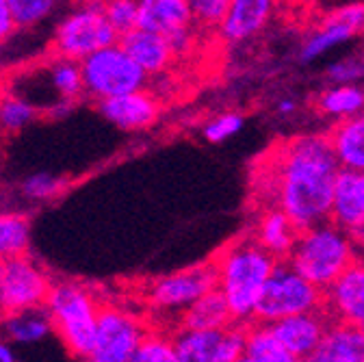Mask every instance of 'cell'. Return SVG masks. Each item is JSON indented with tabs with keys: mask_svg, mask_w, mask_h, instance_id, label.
<instances>
[{
	"mask_svg": "<svg viewBox=\"0 0 364 362\" xmlns=\"http://www.w3.org/2000/svg\"><path fill=\"white\" fill-rule=\"evenodd\" d=\"M360 63H362V70H364V55L360 57Z\"/></svg>",
	"mask_w": 364,
	"mask_h": 362,
	"instance_id": "ab89813d",
	"label": "cell"
},
{
	"mask_svg": "<svg viewBox=\"0 0 364 362\" xmlns=\"http://www.w3.org/2000/svg\"><path fill=\"white\" fill-rule=\"evenodd\" d=\"M191 0H139V31L169 37L178 31L191 28Z\"/></svg>",
	"mask_w": 364,
	"mask_h": 362,
	"instance_id": "e0dca14e",
	"label": "cell"
},
{
	"mask_svg": "<svg viewBox=\"0 0 364 362\" xmlns=\"http://www.w3.org/2000/svg\"><path fill=\"white\" fill-rule=\"evenodd\" d=\"M217 287V265L215 260H208L154 280L148 289V299L156 310H180L182 314L193 302L215 291Z\"/></svg>",
	"mask_w": 364,
	"mask_h": 362,
	"instance_id": "30bf717a",
	"label": "cell"
},
{
	"mask_svg": "<svg viewBox=\"0 0 364 362\" xmlns=\"http://www.w3.org/2000/svg\"><path fill=\"white\" fill-rule=\"evenodd\" d=\"M37 109L28 105L24 98L5 92L0 94V132L14 134L22 128H26L31 122L37 119Z\"/></svg>",
	"mask_w": 364,
	"mask_h": 362,
	"instance_id": "f1b7e54d",
	"label": "cell"
},
{
	"mask_svg": "<svg viewBox=\"0 0 364 362\" xmlns=\"http://www.w3.org/2000/svg\"><path fill=\"white\" fill-rule=\"evenodd\" d=\"M119 46L136 65L146 72V76L165 72L171 65V61L176 59L169 41L165 37L152 35V33H146L139 28H134L132 33L124 35L119 39Z\"/></svg>",
	"mask_w": 364,
	"mask_h": 362,
	"instance_id": "ffe728a7",
	"label": "cell"
},
{
	"mask_svg": "<svg viewBox=\"0 0 364 362\" xmlns=\"http://www.w3.org/2000/svg\"><path fill=\"white\" fill-rule=\"evenodd\" d=\"M0 341H3V339H0Z\"/></svg>",
	"mask_w": 364,
	"mask_h": 362,
	"instance_id": "7bdbcfd3",
	"label": "cell"
},
{
	"mask_svg": "<svg viewBox=\"0 0 364 362\" xmlns=\"http://www.w3.org/2000/svg\"><path fill=\"white\" fill-rule=\"evenodd\" d=\"M326 74L334 85H355V80L364 76V70H362L360 57H343L334 61Z\"/></svg>",
	"mask_w": 364,
	"mask_h": 362,
	"instance_id": "d590c367",
	"label": "cell"
},
{
	"mask_svg": "<svg viewBox=\"0 0 364 362\" xmlns=\"http://www.w3.org/2000/svg\"><path fill=\"white\" fill-rule=\"evenodd\" d=\"M321 308H326V293L304 280L287 260H278L256 304L252 324L271 326L280 319H287V316L314 312Z\"/></svg>",
	"mask_w": 364,
	"mask_h": 362,
	"instance_id": "5b68a950",
	"label": "cell"
},
{
	"mask_svg": "<svg viewBox=\"0 0 364 362\" xmlns=\"http://www.w3.org/2000/svg\"><path fill=\"white\" fill-rule=\"evenodd\" d=\"M326 310L334 321L364 328V260L358 258L326 291Z\"/></svg>",
	"mask_w": 364,
	"mask_h": 362,
	"instance_id": "5bb4252c",
	"label": "cell"
},
{
	"mask_svg": "<svg viewBox=\"0 0 364 362\" xmlns=\"http://www.w3.org/2000/svg\"><path fill=\"white\" fill-rule=\"evenodd\" d=\"M80 72L85 94L98 102L144 92L148 80L146 72L124 53L119 43L80 61Z\"/></svg>",
	"mask_w": 364,
	"mask_h": 362,
	"instance_id": "52a82bcc",
	"label": "cell"
},
{
	"mask_svg": "<svg viewBox=\"0 0 364 362\" xmlns=\"http://www.w3.org/2000/svg\"><path fill=\"white\" fill-rule=\"evenodd\" d=\"M53 326L65 347L76 356L87 360L96 341L100 306L85 287L76 282H55L48 299H46Z\"/></svg>",
	"mask_w": 364,
	"mask_h": 362,
	"instance_id": "277c9868",
	"label": "cell"
},
{
	"mask_svg": "<svg viewBox=\"0 0 364 362\" xmlns=\"http://www.w3.org/2000/svg\"><path fill=\"white\" fill-rule=\"evenodd\" d=\"M358 260V250L349 233L332 221L301 230L287 262L318 291H328Z\"/></svg>",
	"mask_w": 364,
	"mask_h": 362,
	"instance_id": "3957f363",
	"label": "cell"
},
{
	"mask_svg": "<svg viewBox=\"0 0 364 362\" xmlns=\"http://www.w3.org/2000/svg\"><path fill=\"white\" fill-rule=\"evenodd\" d=\"M130 362H178L173 336L163 332H146Z\"/></svg>",
	"mask_w": 364,
	"mask_h": 362,
	"instance_id": "f546056e",
	"label": "cell"
},
{
	"mask_svg": "<svg viewBox=\"0 0 364 362\" xmlns=\"http://www.w3.org/2000/svg\"><path fill=\"white\" fill-rule=\"evenodd\" d=\"M105 16L111 28L122 39L124 35L136 28V18H139V3L136 0H111L105 3Z\"/></svg>",
	"mask_w": 364,
	"mask_h": 362,
	"instance_id": "d6a6232c",
	"label": "cell"
},
{
	"mask_svg": "<svg viewBox=\"0 0 364 362\" xmlns=\"http://www.w3.org/2000/svg\"><path fill=\"white\" fill-rule=\"evenodd\" d=\"M245 339L247 326L243 324L215 332L178 330L173 347L178 362H239L245 356Z\"/></svg>",
	"mask_w": 364,
	"mask_h": 362,
	"instance_id": "8fae6325",
	"label": "cell"
},
{
	"mask_svg": "<svg viewBox=\"0 0 364 362\" xmlns=\"http://www.w3.org/2000/svg\"><path fill=\"white\" fill-rule=\"evenodd\" d=\"M46 74H48V80H50L53 89L61 100L76 102L85 94L80 63L57 57L53 63L46 65Z\"/></svg>",
	"mask_w": 364,
	"mask_h": 362,
	"instance_id": "83f0119b",
	"label": "cell"
},
{
	"mask_svg": "<svg viewBox=\"0 0 364 362\" xmlns=\"http://www.w3.org/2000/svg\"><path fill=\"white\" fill-rule=\"evenodd\" d=\"M65 187H68V183L63 178L39 171V174H31L28 178H24L20 189L33 202H48V200L61 196L65 191Z\"/></svg>",
	"mask_w": 364,
	"mask_h": 362,
	"instance_id": "4dcf8cb0",
	"label": "cell"
},
{
	"mask_svg": "<svg viewBox=\"0 0 364 362\" xmlns=\"http://www.w3.org/2000/svg\"><path fill=\"white\" fill-rule=\"evenodd\" d=\"M299 237V230L295 223L280 211V208H267L258 223L254 239L278 260H287L291 250L295 247V241Z\"/></svg>",
	"mask_w": 364,
	"mask_h": 362,
	"instance_id": "7402d4cb",
	"label": "cell"
},
{
	"mask_svg": "<svg viewBox=\"0 0 364 362\" xmlns=\"http://www.w3.org/2000/svg\"><path fill=\"white\" fill-rule=\"evenodd\" d=\"M31 245V221L22 213H0V260L26 254Z\"/></svg>",
	"mask_w": 364,
	"mask_h": 362,
	"instance_id": "4316f807",
	"label": "cell"
},
{
	"mask_svg": "<svg viewBox=\"0 0 364 362\" xmlns=\"http://www.w3.org/2000/svg\"><path fill=\"white\" fill-rule=\"evenodd\" d=\"M338 174L341 165L328 134L289 139L280 144L269 167V208H280L299 233L328 223Z\"/></svg>",
	"mask_w": 364,
	"mask_h": 362,
	"instance_id": "6da1fadb",
	"label": "cell"
},
{
	"mask_svg": "<svg viewBox=\"0 0 364 362\" xmlns=\"http://www.w3.org/2000/svg\"><path fill=\"white\" fill-rule=\"evenodd\" d=\"M332 321L334 319L328 314V310L321 308V310H314V312L287 316V319L271 324L269 328L295 358L306 362L310 358V353L318 347L321 339L326 336Z\"/></svg>",
	"mask_w": 364,
	"mask_h": 362,
	"instance_id": "7c38bea8",
	"label": "cell"
},
{
	"mask_svg": "<svg viewBox=\"0 0 364 362\" xmlns=\"http://www.w3.org/2000/svg\"><path fill=\"white\" fill-rule=\"evenodd\" d=\"M14 31H16V24L9 11V3L7 0H0V43H3Z\"/></svg>",
	"mask_w": 364,
	"mask_h": 362,
	"instance_id": "8d00e7d4",
	"label": "cell"
},
{
	"mask_svg": "<svg viewBox=\"0 0 364 362\" xmlns=\"http://www.w3.org/2000/svg\"><path fill=\"white\" fill-rule=\"evenodd\" d=\"M98 109L107 122L119 130H144L159 119L161 107L150 92H134L119 98L98 102Z\"/></svg>",
	"mask_w": 364,
	"mask_h": 362,
	"instance_id": "9a60e30c",
	"label": "cell"
},
{
	"mask_svg": "<svg viewBox=\"0 0 364 362\" xmlns=\"http://www.w3.org/2000/svg\"><path fill=\"white\" fill-rule=\"evenodd\" d=\"M241 128H243V117L239 113H223L204 126V139L210 144H221L225 139H230L232 134H237Z\"/></svg>",
	"mask_w": 364,
	"mask_h": 362,
	"instance_id": "e575fe53",
	"label": "cell"
},
{
	"mask_svg": "<svg viewBox=\"0 0 364 362\" xmlns=\"http://www.w3.org/2000/svg\"><path fill=\"white\" fill-rule=\"evenodd\" d=\"M16 28H28L39 24L55 9L53 0H7Z\"/></svg>",
	"mask_w": 364,
	"mask_h": 362,
	"instance_id": "1f68e13d",
	"label": "cell"
},
{
	"mask_svg": "<svg viewBox=\"0 0 364 362\" xmlns=\"http://www.w3.org/2000/svg\"><path fill=\"white\" fill-rule=\"evenodd\" d=\"M318 113L338 122L355 117L364 111V87L360 85H332L314 100Z\"/></svg>",
	"mask_w": 364,
	"mask_h": 362,
	"instance_id": "d4e9b609",
	"label": "cell"
},
{
	"mask_svg": "<svg viewBox=\"0 0 364 362\" xmlns=\"http://www.w3.org/2000/svg\"><path fill=\"white\" fill-rule=\"evenodd\" d=\"M362 185H364V174H362Z\"/></svg>",
	"mask_w": 364,
	"mask_h": 362,
	"instance_id": "b9f144b4",
	"label": "cell"
},
{
	"mask_svg": "<svg viewBox=\"0 0 364 362\" xmlns=\"http://www.w3.org/2000/svg\"><path fill=\"white\" fill-rule=\"evenodd\" d=\"M273 9L271 0H230L219 35L228 41H247L267 26Z\"/></svg>",
	"mask_w": 364,
	"mask_h": 362,
	"instance_id": "ac0fdd59",
	"label": "cell"
},
{
	"mask_svg": "<svg viewBox=\"0 0 364 362\" xmlns=\"http://www.w3.org/2000/svg\"><path fill=\"white\" fill-rule=\"evenodd\" d=\"M330 221L345 233H353L364 225V185L362 174L341 169L332 193Z\"/></svg>",
	"mask_w": 364,
	"mask_h": 362,
	"instance_id": "2e32d148",
	"label": "cell"
},
{
	"mask_svg": "<svg viewBox=\"0 0 364 362\" xmlns=\"http://www.w3.org/2000/svg\"><path fill=\"white\" fill-rule=\"evenodd\" d=\"M146 336L144 324L128 310L100 308L96 341L87 362H130Z\"/></svg>",
	"mask_w": 364,
	"mask_h": 362,
	"instance_id": "9c48e42d",
	"label": "cell"
},
{
	"mask_svg": "<svg viewBox=\"0 0 364 362\" xmlns=\"http://www.w3.org/2000/svg\"><path fill=\"white\" fill-rule=\"evenodd\" d=\"M362 254H364V252H362Z\"/></svg>",
	"mask_w": 364,
	"mask_h": 362,
	"instance_id": "ee69618b",
	"label": "cell"
},
{
	"mask_svg": "<svg viewBox=\"0 0 364 362\" xmlns=\"http://www.w3.org/2000/svg\"><path fill=\"white\" fill-rule=\"evenodd\" d=\"M0 362H18L14 349L5 341H0Z\"/></svg>",
	"mask_w": 364,
	"mask_h": 362,
	"instance_id": "74e56055",
	"label": "cell"
},
{
	"mask_svg": "<svg viewBox=\"0 0 364 362\" xmlns=\"http://www.w3.org/2000/svg\"><path fill=\"white\" fill-rule=\"evenodd\" d=\"M53 282L31 258L0 260V310L5 314L43 308Z\"/></svg>",
	"mask_w": 364,
	"mask_h": 362,
	"instance_id": "ba28073f",
	"label": "cell"
},
{
	"mask_svg": "<svg viewBox=\"0 0 364 362\" xmlns=\"http://www.w3.org/2000/svg\"><path fill=\"white\" fill-rule=\"evenodd\" d=\"M235 326V316L219 289L206 293L180 314V330L215 332Z\"/></svg>",
	"mask_w": 364,
	"mask_h": 362,
	"instance_id": "44dd1931",
	"label": "cell"
},
{
	"mask_svg": "<svg viewBox=\"0 0 364 362\" xmlns=\"http://www.w3.org/2000/svg\"><path fill=\"white\" fill-rule=\"evenodd\" d=\"M328 137L341 169L364 174V111L338 122Z\"/></svg>",
	"mask_w": 364,
	"mask_h": 362,
	"instance_id": "603a6c76",
	"label": "cell"
},
{
	"mask_svg": "<svg viewBox=\"0 0 364 362\" xmlns=\"http://www.w3.org/2000/svg\"><path fill=\"white\" fill-rule=\"evenodd\" d=\"M278 111H280L282 115H287V113L295 111V102H293V100H282V102L278 105Z\"/></svg>",
	"mask_w": 364,
	"mask_h": 362,
	"instance_id": "f35d334b",
	"label": "cell"
},
{
	"mask_svg": "<svg viewBox=\"0 0 364 362\" xmlns=\"http://www.w3.org/2000/svg\"><path fill=\"white\" fill-rule=\"evenodd\" d=\"M230 0H191V18L200 26H221Z\"/></svg>",
	"mask_w": 364,
	"mask_h": 362,
	"instance_id": "836d02e7",
	"label": "cell"
},
{
	"mask_svg": "<svg viewBox=\"0 0 364 362\" xmlns=\"http://www.w3.org/2000/svg\"><path fill=\"white\" fill-rule=\"evenodd\" d=\"M239 362H250V360H247V358H245V356H243V358H241V360H239Z\"/></svg>",
	"mask_w": 364,
	"mask_h": 362,
	"instance_id": "60d3db41",
	"label": "cell"
},
{
	"mask_svg": "<svg viewBox=\"0 0 364 362\" xmlns=\"http://www.w3.org/2000/svg\"><path fill=\"white\" fill-rule=\"evenodd\" d=\"M245 358L250 362H301L276 339L267 324H247Z\"/></svg>",
	"mask_w": 364,
	"mask_h": 362,
	"instance_id": "484cf974",
	"label": "cell"
},
{
	"mask_svg": "<svg viewBox=\"0 0 364 362\" xmlns=\"http://www.w3.org/2000/svg\"><path fill=\"white\" fill-rule=\"evenodd\" d=\"M115 43H119V37L105 16V3H87L72 9L57 24L53 37L55 55L76 63Z\"/></svg>",
	"mask_w": 364,
	"mask_h": 362,
	"instance_id": "8992f818",
	"label": "cell"
},
{
	"mask_svg": "<svg viewBox=\"0 0 364 362\" xmlns=\"http://www.w3.org/2000/svg\"><path fill=\"white\" fill-rule=\"evenodd\" d=\"M364 31V3H351L336 11H332L321 24L314 28V33L306 39L301 48V59L312 61L316 57L326 55L330 48L351 39L353 35Z\"/></svg>",
	"mask_w": 364,
	"mask_h": 362,
	"instance_id": "4fadbf2b",
	"label": "cell"
},
{
	"mask_svg": "<svg viewBox=\"0 0 364 362\" xmlns=\"http://www.w3.org/2000/svg\"><path fill=\"white\" fill-rule=\"evenodd\" d=\"M306 362H364V328L332 321Z\"/></svg>",
	"mask_w": 364,
	"mask_h": 362,
	"instance_id": "d6986e66",
	"label": "cell"
},
{
	"mask_svg": "<svg viewBox=\"0 0 364 362\" xmlns=\"http://www.w3.org/2000/svg\"><path fill=\"white\" fill-rule=\"evenodd\" d=\"M0 330L7 336V341L18 343V345H33L50 336L55 330L53 319L46 308H33V310H22V312H11L5 314L0 321Z\"/></svg>",
	"mask_w": 364,
	"mask_h": 362,
	"instance_id": "cb8c5ba5",
	"label": "cell"
},
{
	"mask_svg": "<svg viewBox=\"0 0 364 362\" xmlns=\"http://www.w3.org/2000/svg\"><path fill=\"white\" fill-rule=\"evenodd\" d=\"M213 260L219 276L217 289L223 293L228 308L235 316V324H252L256 304L278 265V258H273L254 239V235H247L228 243L223 252Z\"/></svg>",
	"mask_w": 364,
	"mask_h": 362,
	"instance_id": "7a4b0ae2",
	"label": "cell"
}]
</instances>
